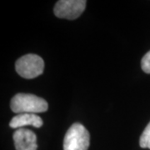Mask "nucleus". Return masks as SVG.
<instances>
[{
	"label": "nucleus",
	"mask_w": 150,
	"mask_h": 150,
	"mask_svg": "<svg viewBox=\"0 0 150 150\" xmlns=\"http://www.w3.org/2000/svg\"><path fill=\"white\" fill-rule=\"evenodd\" d=\"M141 67L146 74H150V51L143 57L141 61Z\"/></svg>",
	"instance_id": "6e6552de"
},
{
	"label": "nucleus",
	"mask_w": 150,
	"mask_h": 150,
	"mask_svg": "<svg viewBox=\"0 0 150 150\" xmlns=\"http://www.w3.org/2000/svg\"><path fill=\"white\" fill-rule=\"evenodd\" d=\"M90 143L88 131L81 123H74L65 134L64 150H88Z\"/></svg>",
	"instance_id": "f03ea898"
},
{
	"label": "nucleus",
	"mask_w": 150,
	"mask_h": 150,
	"mask_svg": "<svg viewBox=\"0 0 150 150\" xmlns=\"http://www.w3.org/2000/svg\"><path fill=\"white\" fill-rule=\"evenodd\" d=\"M139 145L143 149H150V122L144 130L139 139Z\"/></svg>",
	"instance_id": "0eeeda50"
},
{
	"label": "nucleus",
	"mask_w": 150,
	"mask_h": 150,
	"mask_svg": "<svg viewBox=\"0 0 150 150\" xmlns=\"http://www.w3.org/2000/svg\"><path fill=\"white\" fill-rule=\"evenodd\" d=\"M86 3L85 0H60L54 6V14L59 18L74 20L83 13Z\"/></svg>",
	"instance_id": "20e7f679"
},
{
	"label": "nucleus",
	"mask_w": 150,
	"mask_h": 150,
	"mask_svg": "<svg viewBox=\"0 0 150 150\" xmlns=\"http://www.w3.org/2000/svg\"><path fill=\"white\" fill-rule=\"evenodd\" d=\"M16 150H37V136L27 129H18L13 134Z\"/></svg>",
	"instance_id": "39448f33"
},
{
	"label": "nucleus",
	"mask_w": 150,
	"mask_h": 150,
	"mask_svg": "<svg viewBox=\"0 0 150 150\" xmlns=\"http://www.w3.org/2000/svg\"><path fill=\"white\" fill-rule=\"evenodd\" d=\"M15 69L17 73L21 77L31 79L43 74L44 62L38 55L27 54L17 60Z\"/></svg>",
	"instance_id": "7ed1b4c3"
},
{
	"label": "nucleus",
	"mask_w": 150,
	"mask_h": 150,
	"mask_svg": "<svg viewBox=\"0 0 150 150\" xmlns=\"http://www.w3.org/2000/svg\"><path fill=\"white\" fill-rule=\"evenodd\" d=\"M12 111L19 113H35L46 112L48 103L45 99L29 93H17L10 103Z\"/></svg>",
	"instance_id": "f257e3e1"
},
{
	"label": "nucleus",
	"mask_w": 150,
	"mask_h": 150,
	"mask_svg": "<svg viewBox=\"0 0 150 150\" xmlns=\"http://www.w3.org/2000/svg\"><path fill=\"white\" fill-rule=\"evenodd\" d=\"M43 124L42 118L35 113H19L11 119L9 126L12 129H23L24 126L31 125L40 128Z\"/></svg>",
	"instance_id": "423d86ee"
}]
</instances>
